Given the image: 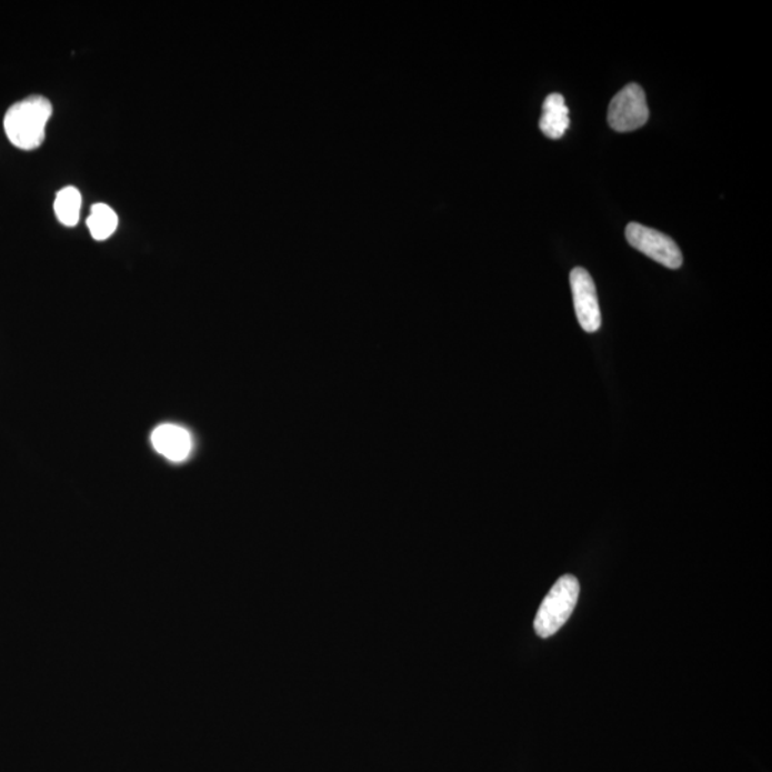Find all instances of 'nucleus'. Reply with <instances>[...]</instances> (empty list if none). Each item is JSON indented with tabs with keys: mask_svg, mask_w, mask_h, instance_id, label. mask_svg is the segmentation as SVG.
Here are the masks:
<instances>
[{
	"mask_svg": "<svg viewBox=\"0 0 772 772\" xmlns=\"http://www.w3.org/2000/svg\"><path fill=\"white\" fill-rule=\"evenodd\" d=\"M52 113V103L39 94L12 104L3 119V128L9 141L22 151H33L41 147Z\"/></svg>",
	"mask_w": 772,
	"mask_h": 772,
	"instance_id": "nucleus-1",
	"label": "nucleus"
},
{
	"mask_svg": "<svg viewBox=\"0 0 772 772\" xmlns=\"http://www.w3.org/2000/svg\"><path fill=\"white\" fill-rule=\"evenodd\" d=\"M580 596V582L574 575H564L548 592L537 612L534 630L541 639H550L565 625L575 610Z\"/></svg>",
	"mask_w": 772,
	"mask_h": 772,
	"instance_id": "nucleus-2",
	"label": "nucleus"
},
{
	"mask_svg": "<svg viewBox=\"0 0 772 772\" xmlns=\"http://www.w3.org/2000/svg\"><path fill=\"white\" fill-rule=\"evenodd\" d=\"M650 118L644 89L636 83L626 84L618 92L608 109V123L616 132H632L644 127Z\"/></svg>",
	"mask_w": 772,
	"mask_h": 772,
	"instance_id": "nucleus-3",
	"label": "nucleus"
},
{
	"mask_svg": "<svg viewBox=\"0 0 772 772\" xmlns=\"http://www.w3.org/2000/svg\"><path fill=\"white\" fill-rule=\"evenodd\" d=\"M625 237L632 248L654 259L661 265L679 269L684 261L679 245L669 235L655 229L631 222L625 229Z\"/></svg>",
	"mask_w": 772,
	"mask_h": 772,
	"instance_id": "nucleus-4",
	"label": "nucleus"
},
{
	"mask_svg": "<svg viewBox=\"0 0 772 772\" xmlns=\"http://www.w3.org/2000/svg\"><path fill=\"white\" fill-rule=\"evenodd\" d=\"M570 282L578 322L585 332H596L601 328V311L594 281L586 269L575 268Z\"/></svg>",
	"mask_w": 772,
	"mask_h": 772,
	"instance_id": "nucleus-5",
	"label": "nucleus"
},
{
	"mask_svg": "<svg viewBox=\"0 0 772 772\" xmlns=\"http://www.w3.org/2000/svg\"><path fill=\"white\" fill-rule=\"evenodd\" d=\"M151 441L154 451L172 462L187 461L193 448L191 432L173 423L158 427L152 432Z\"/></svg>",
	"mask_w": 772,
	"mask_h": 772,
	"instance_id": "nucleus-6",
	"label": "nucleus"
},
{
	"mask_svg": "<svg viewBox=\"0 0 772 772\" xmlns=\"http://www.w3.org/2000/svg\"><path fill=\"white\" fill-rule=\"evenodd\" d=\"M570 123V109L564 97L561 93L548 94L542 104L541 131L550 139H560L564 137Z\"/></svg>",
	"mask_w": 772,
	"mask_h": 772,
	"instance_id": "nucleus-7",
	"label": "nucleus"
},
{
	"mask_svg": "<svg viewBox=\"0 0 772 772\" xmlns=\"http://www.w3.org/2000/svg\"><path fill=\"white\" fill-rule=\"evenodd\" d=\"M82 195L74 187H67L58 192L53 209L58 221L64 227H77L81 217Z\"/></svg>",
	"mask_w": 772,
	"mask_h": 772,
	"instance_id": "nucleus-8",
	"label": "nucleus"
},
{
	"mask_svg": "<svg viewBox=\"0 0 772 772\" xmlns=\"http://www.w3.org/2000/svg\"><path fill=\"white\" fill-rule=\"evenodd\" d=\"M87 223L92 238L97 241H104L117 231L119 219L117 212L107 203H97L92 207Z\"/></svg>",
	"mask_w": 772,
	"mask_h": 772,
	"instance_id": "nucleus-9",
	"label": "nucleus"
}]
</instances>
